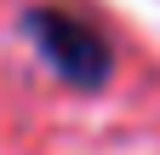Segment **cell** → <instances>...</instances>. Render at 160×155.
I'll return each instance as SVG.
<instances>
[{
  "mask_svg": "<svg viewBox=\"0 0 160 155\" xmlns=\"http://www.w3.org/2000/svg\"><path fill=\"white\" fill-rule=\"evenodd\" d=\"M29 35H34V46L46 52V63L63 75V81H74V86H97V81L109 75V46H103V35L86 29L80 17L40 6V12H29Z\"/></svg>",
  "mask_w": 160,
  "mask_h": 155,
  "instance_id": "obj_1",
  "label": "cell"
}]
</instances>
